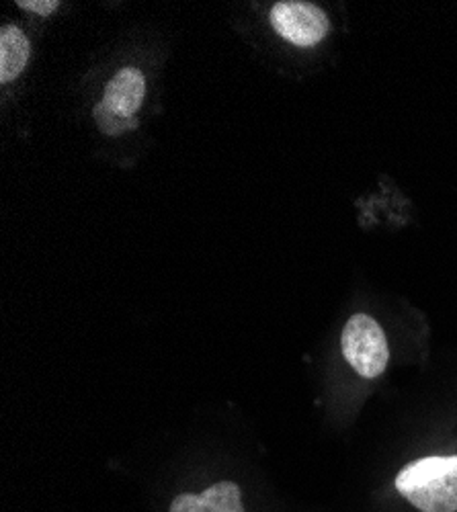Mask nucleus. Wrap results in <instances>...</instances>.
Here are the masks:
<instances>
[{
    "label": "nucleus",
    "mask_w": 457,
    "mask_h": 512,
    "mask_svg": "<svg viewBox=\"0 0 457 512\" xmlns=\"http://www.w3.org/2000/svg\"><path fill=\"white\" fill-rule=\"evenodd\" d=\"M146 97V78L138 68L119 70L107 84L103 103L121 117L134 119Z\"/></svg>",
    "instance_id": "4"
},
{
    "label": "nucleus",
    "mask_w": 457,
    "mask_h": 512,
    "mask_svg": "<svg viewBox=\"0 0 457 512\" xmlns=\"http://www.w3.org/2000/svg\"><path fill=\"white\" fill-rule=\"evenodd\" d=\"M17 7L31 11L35 15H41V17H48L60 7V3H56V0H19Z\"/></svg>",
    "instance_id": "8"
},
{
    "label": "nucleus",
    "mask_w": 457,
    "mask_h": 512,
    "mask_svg": "<svg viewBox=\"0 0 457 512\" xmlns=\"http://www.w3.org/2000/svg\"><path fill=\"white\" fill-rule=\"evenodd\" d=\"M29 54L31 44L19 27L5 25L0 29V82L15 80L25 70Z\"/></svg>",
    "instance_id": "6"
},
{
    "label": "nucleus",
    "mask_w": 457,
    "mask_h": 512,
    "mask_svg": "<svg viewBox=\"0 0 457 512\" xmlns=\"http://www.w3.org/2000/svg\"><path fill=\"white\" fill-rule=\"evenodd\" d=\"M347 365L367 381L378 379L390 365V345L382 324L369 314H353L341 332Z\"/></svg>",
    "instance_id": "2"
},
{
    "label": "nucleus",
    "mask_w": 457,
    "mask_h": 512,
    "mask_svg": "<svg viewBox=\"0 0 457 512\" xmlns=\"http://www.w3.org/2000/svg\"><path fill=\"white\" fill-rule=\"evenodd\" d=\"M394 490L417 512H457V453L408 461L394 478Z\"/></svg>",
    "instance_id": "1"
},
{
    "label": "nucleus",
    "mask_w": 457,
    "mask_h": 512,
    "mask_svg": "<svg viewBox=\"0 0 457 512\" xmlns=\"http://www.w3.org/2000/svg\"><path fill=\"white\" fill-rule=\"evenodd\" d=\"M95 121L99 125V130L107 136H119V134L134 130V127H136V119H128V117L117 115L103 101L95 107Z\"/></svg>",
    "instance_id": "7"
},
{
    "label": "nucleus",
    "mask_w": 457,
    "mask_h": 512,
    "mask_svg": "<svg viewBox=\"0 0 457 512\" xmlns=\"http://www.w3.org/2000/svg\"><path fill=\"white\" fill-rule=\"evenodd\" d=\"M171 512H244L242 492L234 482H218L203 494H181Z\"/></svg>",
    "instance_id": "5"
},
{
    "label": "nucleus",
    "mask_w": 457,
    "mask_h": 512,
    "mask_svg": "<svg viewBox=\"0 0 457 512\" xmlns=\"http://www.w3.org/2000/svg\"><path fill=\"white\" fill-rule=\"evenodd\" d=\"M271 25L277 35L300 48H312L326 39L330 31L328 15L302 0H283L271 9Z\"/></svg>",
    "instance_id": "3"
}]
</instances>
